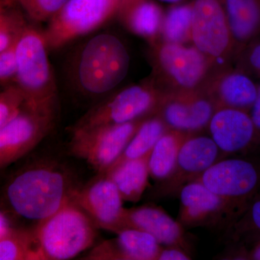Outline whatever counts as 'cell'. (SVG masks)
Returning <instances> with one entry per match:
<instances>
[{
    "label": "cell",
    "instance_id": "obj_20",
    "mask_svg": "<svg viewBox=\"0 0 260 260\" xmlns=\"http://www.w3.org/2000/svg\"><path fill=\"white\" fill-rule=\"evenodd\" d=\"M236 55L260 35V0H223Z\"/></svg>",
    "mask_w": 260,
    "mask_h": 260
},
{
    "label": "cell",
    "instance_id": "obj_13",
    "mask_svg": "<svg viewBox=\"0 0 260 260\" xmlns=\"http://www.w3.org/2000/svg\"><path fill=\"white\" fill-rule=\"evenodd\" d=\"M160 70L174 85L172 91H187L203 88L208 80L213 65L196 47L164 43L157 53ZM170 91V92H172Z\"/></svg>",
    "mask_w": 260,
    "mask_h": 260
},
{
    "label": "cell",
    "instance_id": "obj_24",
    "mask_svg": "<svg viewBox=\"0 0 260 260\" xmlns=\"http://www.w3.org/2000/svg\"><path fill=\"white\" fill-rule=\"evenodd\" d=\"M169 128L158 114H154L147 117L130 140L120 156L111 167L150 153L159 138Z\"/></svg>",
    "mask_w": 260,
    "mask_h": 260
},
{
    "label": "cell",
    "instance_id": "obj_6",
    "mask_svg": "<svg viewBox=\"0 0 260 260\" xmlns=\"http://www.w3.org/2000/svg\"><path fill=\"white\" fill-rule=\"evenodd\" d=\"M147 117L123 124L73 130L70 152L85 160L99 174H105Z\"/></svg>",
    "mask_w": 260,
    "mask_h": 260
},
{
    "label": "cell",
    "instance_id": "obj_28",
    "mask_svg": "<svg viewBox=\"0 0 260 260\" xmlns=\"http://www.w3.org/2000/svg\"><path fill=\"white\" fill-rule=\"evenodd\" d=\"M26 25L18 13L7 11L5 8L0 11V53L15 45Z\"/></svg>",
    "mask_w": 260,
    "mask_h": 260
},
{
    "label": "cell",
    "instance_id": "obj_34",
    "mask_svg": "<svg viewBox=\"0 0 260 260\" xmlns=\"http://www.w3.org/2000/svg\"><path fill=\"white\" fill-rule=\"evenodd\" d=\"M251 120L260 135V84L258 85L257 96L249 112Z\"/></svg>",
    "mask_w": 260,
    "mask_h": 260
},
{
    "label": "cell",
    "instance_id": "obj_36",
    "mask_svg": "<svg viewBox=\"0 0 260 260\" xmlns=\"http://www.w3.org/2000/svg\"><path fill=\"white\" fill-rule=\"evenodd\" d=\"M160 1L164 2V3H179V2L181 1V0H160Z\"/></svg>",
    "mask_w": 260,
    "mask_h": 260
},
{
    "label": "cell",
    "instance_id": "obj_33",
    "mask_svg": "<svg viewBox=\"0 0 260 260\" xmlns=\"http://www.w3.org/2000/svg\"><path fill=\"white\" fill-rule=\"evenodd\" d=\"M191 257L184 249L174 246H162L157 260H189Z\"/></svg>",
    "mask_w": 260,
    "mask_h": 260
},
{
    "label": "cell",
    "instance_id": "obj_1",
    "mask_svg": "<svg viewBox=\"0 0 260 260\" xmlns=\"http://www.w3.org/2000/svg\"><path fill=\"white\" fill-rule=\"evenodd\" d=\"M76 189L64 168L40 162L18 172L8 183L6 196L17 215L39 223L71 200Z\"/></svg>",
    "mask_w": 260,
    "mask_h": 260
},
{
    "label": "cell",
    "instance_id": "obj_30",
    "mask_svg": "<svg viewBox=\"0 0 260 260\" xmlns=\"http://www.w3.org/2000/svg\"><path fill=\"white\" fill-rule=\"evenodd\" d=\"M23 104V95L15 84L0 90V127L15 116Z\"/></svg>",
    "mask_w": 260,
    "mask_h": 260
},
{
    "label": "cell",
    "instance_id": "obj_31",
    "mask_svg": "<svg viewBox=\"0 0 260 260\" xmlns=\"http://www.w3.org/2000/svg\"><path fill=\"white\" fill-rule=\"evenodd\" d=\"M237 57L240 59L238 68L260 79V41L258 39L246 46L237 54Z\"/></svg>",
    "mask_w": 260,
    "mask_h": 260
},
{
    "label": "cell",
    "instance_id": "obj_22",
    "mask_svg": "<svg viewBox=\"0 0 260 260\" xmlns=\"http://www.w3.org/2000/svg\"><path fill=\"white\" fill-rule=\"evenodd\" d=\"M117 13L126 26L140 37L151 39L160 32L164 15L150 0H123Z\"/></svg>",
    "mask_w": 260,
    "mask_h": 260
},
{
    "label": "cell",
    "instance_id": "obj_2",
    "mask_svg": "<svg viewBox=\"0 0 260 260\" xmlns=\"http://www.w3.org/2000/svg\"><path fill=\"white\" fill-rule=\"evenodd\" d=\"M44 32L24 28L15 44V85L21 92L24 105L40 112L56 114L57 88Z\"/></svg>",
    "mask_w": 260,
    "mask_h": 260
},
{
    "label": "cell",
    "instance_id": "obj_29",
    "mask_svg": "<svg viewBox=\"0 0 260 260\" xmlns=\"http://www.w3.org/2000/svg\"><path fill=\"white\" fill-rule=\"evenodd\" d=\"M32 20L49 21L68 0H15Z\"/></svg>",
    "mask_w": 260,
    "mask_h": 260
},
{
    "label": "cell",
    "instance_id": "obj_27",
    "mask_svg": "<svg viewBox=\"0 0 260 260\" xmlns=\"http://www.w3.org/2000/svg\"><path fill=\"white\" fill-rule=\"evenodd\" d=\"M0 260H39L34 231L13 229L1 239Z\"/></svg>",
    "mask_w": 260,
    "mask_h": 260
},
{
    "label": "cell",
    "instance_id": "obj_5",
    "mask_svg": "<svg viewBox=\"0 0 260 260\" xmlns=\"http://www.w3.org/2000/svg\"><path fill=\"white\" fill-rule=\"evenodd\" d=\"M129 67V54L122 42L112 34H99L82 51L78 67L80 86L93 95L107 93L124 79Z\"/></svg>",
    "mask_w": 260,
    "mask_h": 260
},
{
    "label": "cell",
    "instance_id": "obj_26",
    "mask_svg": "<svg viewBox=\"0 0 260 260\" xmlns=\"http://www.w3.org/2000/svg\"><path fill=\"white\" fill-rule=\"evenodd\" d=\"M191 20V3L169 9L164 15L160 28V32L166 42L184 44L190 41Z\"/></svg>",
    "mask_w": 260,
    "mask_h": 260
},
{
    "label": "cell",
    "instance_id": "obj_4",
    "mask_svg": "<svg viewBox=\"0 0 260 260\" xmlns=\"http://www.w3.org/2000/svg\"><path fill=\"white\" fill-rule=\"evenodd\" d=\"M250 157L219 159L197 179L223 200L229 227L260 193V162Z\"/></svg>",
    "mask_w": 260,
    "mask_h": 260
},
{
    "label": "cell",
    "instance_id": "obj_16",
    "mask_svg": "<svg viewBox=\"0 0 260 260\" xmlns=\"http://www.w3.org/2000/svg\"><path fill=\"white\" fill-rule=\"evenodd\" d=\"M181 206L178 221L184 229L229 227L226 208L223 200L200 181L183 186L179 194Z\"/></svg>",
    "mask_w": 260,
    "mask_h": 260
},
{
    "label": "cell",
    "instance_id": "obj_11",
    "mask_svg": "<svg viewBox=\"0 0 260 260\" xmlns=\"http://www.w3.org/2000/svg\"><path fill=\"white\" fill-rule=\"evenodd\" d=\"M220 154L210 136L191 135L181 147L172 172L166 179L158 181L154 189V196L164 199L179 195L183 186L197 180L220 159Z\"/></svg>",
    "mask_w": 260,
    "mask_h": 260
},
{
    "label": "cell",
    "instance_id": "obj_25",
    "mask_svg": "<svg viewBox=\"0 0 260 260\" xmlns=\"http://www.w3.org/2000/svg\"><path fill=\"white\" fill-rule=\"evenodd\" d=\"M225 234L235 249H244L260 242V193L251 200Z\"/></svg>",
    "mask_w": 260,
    "mask_h": 260
},
{
    "label": "cell",
    "instance_id": "obj_17",
    "mask_svg": "<svg viewBox=\"0 0 260 260\" xmlns=\"http://www.w3.org/2000/svg\"><path fill=\"white\" fill-rule=\"evenodd\" d=\"M123 225L148 233L164 246H174L190 254L184 228L164 210L153 205L124 209Z\"/></svg>",
    "mask_w": 260,
    "mask_h": 260
},
{
    "label": "cell",
    "instance_id": "obj_12",
    "mask_svg": "<svg viewBox=\"0 0 260 260\" xmlns=\"http://www.w3.org/2000/svg\"><path fill=\"white\" fill-rule=\"evenodd\" d=\"M208 126L210 138L224 158L260 153V135L249 112L219 108L214 112Z\"/></svg>",
    "mask_w": 260,
    "mask_h": 260
},
{
    "label": "cell",
    "instance_id": "obj_10",
    "mask_svg": "<svg viewBox=\"0 0 260 260\" xmlns=\"http://www.w3.org/2000/svg\"><path fill=\"white\" fill-rule=\"evenodd\" d=\"M56 114L23 105L0 127V169L8 167L35 148L50 132Z\"/></svg>",
    "mask_w": 260,
    "mask_h": 260
},
{
    "label": "cell",
    "instance_id": "obj_7",
    "mask_svg": "<svg viewBox=\"0 0 260 260\" xmlns=\"http://www.w3.org/2000/svg\"><path fill=\"white\" fill-rule=\"evenodd\" d=\"M123 0H68L44 32L48 47L60 48L93 31L117 13Z\"/></svg>",
    "mask_w": 260,
    "mask_h": 260
},
{
    "label": "cell",
    "instance_id": "obj_14",
    "mask_svg": "<svg viewBox=\"0 0 260 260\" xmlns=\"http://www.w3.org/2000/svg\"><path fill=\"white\" fill-rule=\"evenodd\" d=\"M215 106L203 88L162 93L155 114L169 129L195 133L208 126Z\"/></svg>",
    "mask_w": 260,
    "mask_h": 260
},
{
    "label": "cell",
    "instance_id": "obj_35",
    "mask_svg": "<svg viewBox=\"0 0 260 260\" xmlns=\"http://www.w3.org/2000/svg\"><path fill=\"white\" fill-rule=\"evenodd\" d=\"M9 220L0 211V240L7 237L13 231Z\"/></svg>",
    "mask_w": 260,
    "mask_h": 260
},
{
    "label": "cell",
    "instance_id": "obj_19",
    "mask_svg": "<svg viewBox=\"0 0 260 260\" xmlns=\"http://www.w3.org/2000/svg\"><path fill=\"white\" fill-rule=\"evenodd\" d=\"M215 106L249 112L257 96L258 85L240 68L225 70L203 87ZM215 109V110H216Z\"/></svg>",
    "mask_w": 260,
    "mask_h": 260
},
{
    "label": "cell",
    "instance_id": "obj_38",
    "mask_svg": "<svg viewBox=\"0 0 260 260\" xmlns=\"http://www.w3.org/2000/svg\"><path fill=\"white\" fill-rule=\"evenodd\" d=\"M0 3H1V1H0Z\"/></svg>",
    "mask_w": 260,
    "mask_h": 260
},
{
    "label": "cell",
    "instance_id": "obj_15",
    "mask_svg": "<svg viewBox=\"0 0 260 260\" xmlns=\"http://www.w3.org/2000/svg\"><path fill=\"white\" fill-rule=\"evenodd\" d=\"M82 188H77L72 200L93 220L98 229L118 233L124 229V209L120 193L104 174Z\"/></svg>",
    "mask_w": 260,
    "mask_h": 260
},
{
    "label": "cell",
    "instance_id": "obj_18",
    "mask_svg": "<svg viewBox=\"0 0 260 260\" xmlns=\"http://www.w3.org/2000/svg\"><path fill=\"white\" fill-rule=\"evenodd\" d=\"M93 247L84 259L157 260L162 246L148 233L125 228Z\"/></svg>",
    "mask_w": 260,
    "mask_h": 260
},
{
    "label": "cell",
    "instance_id": "obj_3",
    "mask_svg": "<svg viewBox=\"0 0 260 260\" xmlns=\"http://www.w3.org/2000/svg\"><path fill=\"white\" fill-rule=\"evenodd\" d=\"M98 228L73 200L34 230L39 260H66L91 247Z\"/></svg>",
    "mask_w": 260,
    "mask_h": 260
},
{
    "label": "cell",
    "instance_id": "obj_23",
    "mask_svg": "<svg viewBox=\"0 0 260 260\" xmlns=\"http://www.w3.org/2000/svg\"><path fill=\"white\" fill-rule=\"evenodd\" d=\"M194 133L168 129L154 145L149 156L150 176L160 181L172 172L181 147Z\"/></svg>",
    "mask_w": 260,
    "mask_h": 260
},
{
    "label": "cell",
    "instance_id": "obj_9",
    "mask_svg": "<svg viewBox=\"0 0 260 260\" xmlns=\"http://www.w3.org/2000/svg\"><path fill=\"white\" fill-rule=\"evenodd\" d=\"M191 41L212 63L236 54L223 0H194Z\"/></svg>",
    "mask_w": 260,
    "mask_h": 260
},
{
    "label": "cell",
    "instance_id": "obj_32",
    "mask_svg": "<svg viewBox=\"0 0 260 260\" xmlns=\"http://www.w3.org/2000/svg\"><path fill=\"white\" fill-rule=\"evenodd\" d=\"M16 75V59L15 45L8 50L0 53V85H12Z\"/></svg>",
    "mask_w": 260,
    "mask_h": 260
},
{
    "label": "cell",
    "instance_id": "obj_37",
    "mask_svg": "<svg viewBox=\"0 0 260 260\" xmlns=\"http://www.w3.org/2000/svg\"><path fill=\"white\" fill-rule=\"evenodd\" d=\"M5 8V5L3 4V3H0V11H1V10H3V9H4Z\"/></svg>",
    "mask_w": 260,
    "mask_h": 260
},
{
    "label": "cell",
    "instance_id": "obj_21",
    "mask_svg": "<svg viewBox=\"0 0 260 260\" xmlns=\"http://www.w3.org/2000/svg\"><path fill=\"white\" fill-rule=\"evenodd\" d=\"M150 154L121 162L111 167L104 174L115 184L124 201L136 203L143 196L150 176Z\"/></svg>",
    "mask_w": 260,
    "mask_h": 260
},
{
    "label": "cell",
    "instance_id": "obj_8",
    "mask_svg": "<svg viewBox=\"0 0 260 260\" xmlns=\"http://www.w3.org/2000/svg\"><path fill=\"white\" fill-rule=\"evenodd\" d=\"M162 95L151 84L132 85L90 109L73 130L123 124L153 115Z\"/></svg>",
    "mask_w": 260,
    "mask_h": 260
}]
</instances>
